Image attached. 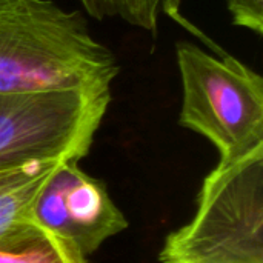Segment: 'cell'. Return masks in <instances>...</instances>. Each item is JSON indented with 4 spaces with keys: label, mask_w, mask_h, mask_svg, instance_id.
Masks as SVG:
<instances>
[{
    "label": "cell",
    "mask_w": 263,
    "mask_h": 263,
    "mask_svg": "<svg viewBox=\"0 0 263 263\" xmlns=\"http://www.w3.org/2000/svg\"><path fill=\"white\" fill-rule=\"evenodd\" d=\"M79 263H86V260H82V262H79Z\"/></svg>",
    "instance_id": "cell-10"
},
{
    "label": "cell",
    "mask_w": 263,
    "mask_h": 263,
    "mask_svg": "<svg viewBox=\"0 0 263 263\" xmlns=\"http://www.w3.org/2000/svg\"><path fill=\"white\" fill-rule=\"evenodd\" d=\"M32 222L82 257L128 228L105 185L82 171L77 162H63L55 170L34 206Z\"/></svg>",
    "instance_id": "cell-5"
},
{
    "label": "cell",
    "mask_w": 263,
    "mask_h": 263,
    "mask_svg": "<svg viewBox=\"0 0 263 263\" xmlns=\"http://www.w3.org/2000/svg\"><path fill=\"white\" fill-rule=\"evenodd\" d=\"M182 79L179 125L208 139L220 163L263 143V79L233 55H213L190 42L176 46Z\"/></svg>",
    "instance_id": "cell-3"
},
{
    "label": "cell",
    "mask_w": 263,
    "mask_h": 263,
    "mask_svg": "<svg viewBox=\"0 0 263 263\" xmlns=\"http://www.w3.org/2000/svg\"><path fill=\"white\" fill-rule=\"evenodd\" d=\"M162 263H263V143L203 180L197 211L171 233Z\"/></svg>",
    "instance_id": "cell-2"
},
{
    "label": "cell",
    "mask_w": 263,
    "mask_h": 263,
    "mask_svg": "<svg viewBox=\"0 0 263 263\" xmlns=\"http://www.w3.org/2000/svg\"><path fill=\"white\" fill-rule=\"evenodd\" d=\"M119 71L82 12L52 0H0V94L111 88Z\"/></svg>",
    "instance_id": "cell-1"
},
{
    "label": "cell",
    "mask_w": 263,
    "mask_h": 263,
    "mask_svg": "<svg viewBox=\"0 0 263 263\" xmlns=\"http://www.w3.org/2000/svg\"><path fill=\"white\" fill-rule=\"evenodd\" d=\"M79 256L66 243L37 223L0 240V263H79Z\"/></svg>",
    "instance_id": "cell-8"
},
{
    "label": "cell",
    "mask_w": 263,
    "mask_h": 263,
    "mask_svg": "<svg viewBox=\"0 0 263 263\" xmlns=\"http://www.w3.org/2000/svg\"><path fill=\"white\" fill-rule=\"evenodd\" d=\"M63 162L66 160H37L0 168V240L34 223V206Z\"/></svg>",
    "instance_id": "cell-6"
},
{
    "label": "cell",
    "mask_w": 263,
    "mask_h": 263,
    "mask_svg": "<svg viewBox=\"0 0 263 263\" xmlns=\"http://www.w3.org/2000/svg\"><path fill=\"white\" fill-rule=\"evenodd\" d=\"M236 26L263 34V0H227Z\"/></svg>",
    "instance_id": "cell-9"
},
{
    "label": "cell",
    "mask_w": 263,
    "mask_h": 263,
    "mask_svg": "<svg viewBox=\"0 0 263 263\" xmlns=\"http://www.w3.org/2000/svg\"><path fill=\"white\" fill-rule=\"evenodd\" d=\"M111 103V88L0 94V168L82 160Z\"/></svg>",
    "instance_id": "cell-4"
},
{
    "label": "cell",
    "mask_w": 263,
    "mask_h": 263,
    "mask_svg": "<svg viewBox=\"0 0 263 263\" xmlns=\"http://www.w3.org/2000/svg\"><path fill=\"white\" fill-rule=\"evenodd\" d=\"M92 17L117 18L143 29L153 37L159 34L165 18L183 22L180 15L183 0H80Z\"/></svg>",
    "instance_id": "cell-7"
}]
</instances>
